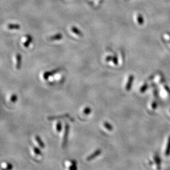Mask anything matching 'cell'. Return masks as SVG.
Wrapping results in <instances>:
<instances>
[{
    "mask_svg": "<svg viewBox=\"0 0 170 170\" xmlns=\"http://www.w3.org/2000/svg\"><path fill=\"white\" fill-rule=\"evenodd\" d=\"M71 30L73 33H75V34L78 35V36H82V33L77 28L76 26H72L71 28Z\"/></svg>",
    "mask_w": 170,
    "mask_h": 170,
    "instance_id": "cell-9",
    "label": "cell"
},
{
    "mask_svg": "<svg viewBox=\"0 0 170 170\" xmlns=\"http://www.w3.org/2000/svg\"><path fill=\"white\" fill-rule=\"evenodd\" d=\"M35 139L36 140V142H38V144L40 145V146L42 148H43L45 147V144L44 143H43V141L42 140L40 136H35Z\"/></svg>",
    "mask_w": 170,
    "mask_h": 170,
    "instance_id": "cell-13",
    "label": "cell"
},
{
    "mask_svg": "<svg viewBox=\"0 0 170 170\" xmlns=\"http://www.w3.org/2000/svg\"><path fill=\"white\" fill-rule=\"evenodd\" d=\"M63 118H71L69 117V114H65L63 115H60V116H50L47 118L48 120H54V119H63Z\"/></svg>",
    "mask_w": 170,
    "mask_h": 170,
    "instance_id": "cell-5",
    "label": "cell"
},
{
    "mask_svg": "<svg viewBox=\"0 0 170 170\" xmlns=\"http://www.w3.org/2000/svg\"><path fill=\"white\" fill-rule=\"evenodd\" d=\"M170 155V136L168 139L167 144L166 146V148L165 150V155L166 156H169Z\"/></svg>",
    "mask_w": 170,
    "mask_h": 170,
    "instance_id": "cell-11",
    "label": "cell"
},
{
    "mask_svg": "<svg viewBox=\"0 0 170 170\" xmlns=\"http://www.w3.org/2000/svg\"><path fill=\"white\" fill-rule=\"evenodd\" d=\"M76 163H77L76 161H74V160L72 161V165H71V166L69 168V169L71 170H77Z\"/></svg>",
    "mask_w": 170,
    "mask_h": 170,
    "instance_id": "cell-17",
    "label": "cell"
},
{
    "mask_svg": "<svg viewBox=\"0 0 170 170\" xmlns=\"http://www.w3.org/2000/svg\"><path fill=\"white\" fill-rule=\"evenodd\" d=\"M17 100V96L16 94H13L11 97V101L12 102H16Z\"/></svg>",
    "mask_w": 170,
    "mask_h": 170,
    "instance_id": "cell-19",
    "label": "cell"
},
{
    "mask_svg": "<svg viewBox=\"0 0 170 170\" xmlns=\"http://www.w3.org/2000/svg\"><path fill=\"white\" fill-rule=\"evenodd\" d=\"M16 61H17L16 68L17 69H19L21 66V62H22V57L20 54L17 53L16 55Z\"/></svg>",
    "mask_w": 170,
    "mask_h": 170,
    "instance_id": "cell-6",
    "label": "cell"
},
{
    "mask_svg": "<svg viewBox=\"0 0 170 170\" xmlns=\"http://www.w3.org/2000/svg\"><path fill=\"white\" fill-rule=\"evenodd\" d=\"M56 130L59 132H60L61 131V130H62V124H61V122H59L56 124Z\"/></svg>",
    "mask_w": 170,
    "mask_h": 170,
    "instance_id": "cell-20",
    "label": "cell"
},
{
    "mask_svg": "<svg viewBox=\"0 0 170 170\" xmlns=\"http://www.w3.org/2000/svg\"><path fill=\"white\" fill-rule=\"evenodd\" d=\"M154 160L155 163L157 166V169H160V164H161V160L160 158L158 155H155L154 157Z\"/></svg>",
    "mask_w": 170,
    "mask_h": 170,
    "instance_id": "cell-10",
    "label": "cell"
},
{
    "mask_svg": "<svg viewBox=\"0 0 170 170\" xmlns=\"http://www.w3.org/2000/svg\"></svg>",
    "mask_w": 170,
    "mask_h": 170,
    "instance_id": "cell-28",
    "label": "cell"
},
{
    "mask_svg": "<svg viewBox=\"0 0 170 170\" xmlns=\"http://www.w3.org/2000/svg\"><path fill=\"white\" fill-rule=\"evenodd\" d=\"M157 106V103L156 101H153L152 104V107L153 110H155Z\"/></svg>",
    "mask_w": 170,
    "mask_h": 170,
    "instance_id": "cell-23",
    "label": "cell"
},
{
    "mask_svg": "<svg viewBox=\"0 0 170 170\" xmlns=\"http://www.w3.org/2000/svg\"><path fill=\"white\" fill-rule=\"evenodd\" d=\"M112 62H113V63L115 64V65H118V59H117V56H115L114 57H113V59H112Z\"/></svg>",
    "mask_w": 170,
    "mask_h": 170,
    "instance_id": "cell-22",
    "label": "cell"
},
{
    "mask_svg": "<svg viewBox=\"0 0 170 170\" xmlns=\"http://www.w3.org/2000/svg\"><path fill=\"white\" fill-rule=\"evenodd\" d=\"M7 27L10 30H18L20 28V26L19 24H9L7 26Z\"/></svg>",
    "mask_w": 170,
    "mask_h": 170,
    "instance_id": "cell-8",
    "label": "cell"
},
{
    "mask_svg": "<svg viewBox=\"0 0 170 170\" xmlns=\"http://www.w3.org/2000/svg\"><path fill=\"white\" fill-rule=\"evenodd\" d=\"M12 168H13V166H12V165L11 163H8L7 164V168H6L7 170H11V169H12Z\"/></svg>",
    "mask_w": 170,
    "mask_h": 170,
    "instance_id": "cell-24",
    "label": "cell"
},
{
    "mask_svg": "<svg viewBox=\"0 0 170 170\" xmlns=\"http://www.w3.org/2000/svg\"><path fill=\"white\" fill-rule=\"evenodd\" d=\"M169 38H170V36H169Z\"/></svg>",
    "mask_w": 170,
    "mask_h": 170,
    "instance_id": "cell-27",
    "label": "cell"
},
{
    "mask_svg": "<svg viewBox=\"0 0 170 170\" xmlns=\"http://www.w3.org/2000/svg\"><path fill=\"white\" fill-rule=\"evenodd\" d=\"M61 69L60 68H57V69H54V70H52L51 71H48V72H46L43 73V78L45 80H47L48 79V78L49 77L55 74V73H57V72H59V71H60Z\"/></svg>",
    "mask_w": 170,
    "mask_h": 170,
    "instance_id": "cell-2",
    "label": "cell"
},
{
    "mask_svg": "<svg viewBox=\"0 0 170 170\" xmlns=\"http://www.w3.org/2000/svg\"><path fill=\"white\" fill-rule=\"evenodd\" d=\"M33 150H34V153L37 154V155H42V152L41 150L38 149L37 147H34L33 148Z\"/></svg>",
    "mask_w": 170,
    "mask_h": 170,
    "instance_id": "cell-21",
    "label": "cell"
},
{
    "mask_svg": "<svg viewBox=\"0 0 170 170\" xmlns=\"http://www.w3.org/2000/svg\"><path fill=\"white\" fill-rule=\"evenodd\" d=\"M26 37H27V40L24 43V46L26 47H28L30 45V43L32 42V38L29 35H27Z\"/></svg>",
    "mask_w": 170,
    "mask_h": 170,
    "instance_id": "cell-12",
    "label": "cell"
},
{
    "mask_svg": "<svg viewBox=\"0 0 170 170\" xmlns=\"http://www.w3.org/2000/svg\"><path fill=\"white\" fill-rule=\"evenodd\" d=\"M102 151L101 149H97L96 150H95L93 153L91 155H90L87 158H86V160L87 161H90L94 159H95L96 157H97L98 156H99L100 154L101 153Z\"/></svg>",
    "mask_w": 170,
    "mask_h": 170,
    "instance_id": "cell-4",
    "label": "cell"
},
{
    "mask_svg": "<svg viewBox=\"0 0 170 170\" xmlns=\"http://www.w3.org/2000/svg\"><path fill=\"white\" fill-rule=\"evenodd\" d=\"M61 39H62V35L60 34V33L56 34L55 35H53V36H51L49 38V39L50 40H53V41H55V40H61Z\"/></svg>",
    "mask_w": 170,
    "mask_h": 170,
    "instance_id": "cell-7",
    "label": "cell"
},
{
    "mask_svg": "<svg viewBox=\"0 0 170 170\" xmlns=\"http://www.w3.org/2000/svg\"><path fill=\"white\" fill-rule=\"evenodd\" d=\"M112 59H113V57H111L110 56H107V57L106 58V61H107V62H109V61H112Z\"/></svg>",
    "mask_w": 170,
    "mask_h": 170,
    "instance_id": "cell-26",
    "label": "cell"
},
{
    "mask_svg": "<svg viewBox=\"0 0 170 170\" xmlns=\"http://www.w3.org/2000/svg\"><path fill=\"white\" fill-rule=\"evenodd\" d=\"M137 22L139 25H143L144 23V18L141 14L137 16Z\"/></svg>",
    "mask_w": 170,
    "mask_h": 170,
    "instance_id": "cell-14",
    "label": "cell"
},
{
    "mask_svg": "<svg viewBox=\"0 0 170 170\" xmlns=\"http://www.w3.org/2000/svg\"><path fill=\"white\" fill-rule=\"evenodd\" d=\"M103 126H104L105 128H106L109 131H111V130H113L112 126L111 124H110L109 123H108V122H105L103 123Z\"/></svg>",
    "mask_w": 170,
    "mask_h": 170,
    "instance_id": "cell-15",
    "label": "cell"
},
{
    "mask_svg": "<svg viewBox=\"0 0 170 170\" xmlns=\"http://www.w3.org/2000/svg\"><path fill=\"white\" fill-rule=\"evenodd\" d=\"M91 112H92V110H91L90 107H85L84 110L83 111V112L85 115H89L91 113Z\"/></svg>",
    "mask_w": 170,
    "mask_h": 170,
    "instance_id": "cell-18",
    "label": "cell"
},
{
    "mask_svg": "<svg viewBox=\"0 0 170 170\" xmlns=\"http://www.w3.org/2000/svg\"><path fill=\"white\" fill-rule=\"evenodd\" d=\"M164 88H165V89L166 90V92L170 95V88H169L168 86H167V85H165V87H164Z\"/></svg>",
    "mask_w": 170,
    "mask_h": 170,
    "instance_id": "cell-25",
    "label": "cell"
},
{
    "mask_svg": "<svg viewBox=\"0 0 170 170\" xmlns=\"http://www.w3.org/2000/svg\"><path fill=\"white\" fill-rule=\"evenodd\" d=\"M69 126L67 123L65 124V132H64V136L63 138V142H62V146L65 148L67 143V138H68V133H69Z\"/></svg>",
    "mask_w": 170,
    "mask_h": 170,
    "instance_id": "cell-1",
    "label": "cell"
},
{
    "mask_svg": "<svg viewBox=\"0 0 170 170\" xmlns=\"http://www.w3.org/2000/svg\"><path fill=\"white\" fill-rule=\"evenodd\" d=\"M148 88V84L145 83L144 85H142V86L140 88V92L141 93H144L145 92V91L147 90Z\"/></svg>",
    "mask_w": 170,
    "mask_h": 170,
    "instance_id": "cell-16",
    "label": "cell"
},
{
    "mask_svg": "<svg viewBox=\"0 0 170 170\" xmlns=\"http://www.w3.org/2000/svg\"><path fill=\"white\" fill-rule=\"evenodd\" d=\"M134 79V77L133 75H130L128 77L127 83L126 85V89L127 91H129L131 89L133 83Z\"/></svg>",
    "mask_w": 170,
    "mask_h": 170,
    "instance_id": "cell-3",
    "label": "cell"
}]
</instances>
